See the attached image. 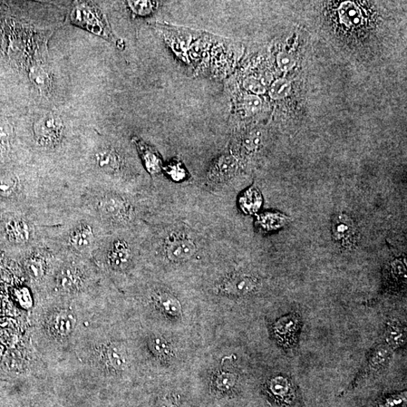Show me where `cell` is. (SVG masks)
I'll return each mask as SVG.
<instances>
[{
    "label": "cell",
    "instance_id": "37",
    "mask_svg": "<svg viewBox=\"0 0 407 407\" xmlns=\"http://www.w3.org/2000/svg\"><path fill=\"white\" fill-rule=\"evenodd\" d=\"M15 294L18 303L22 306L27 307L31 304V296L27 288L22 287L17 290Z\"/></svg>",
    "mask_w": 407,
    "mask_h": 407
},
{
    "label": "cell",
    "instance_id": "26",
    "mask_svg": "<svg viewBox=\"0 0 407 407\" xmlns=\"http://www.w3.org/2000/svg\"><path fill=\"white\" fill-rule=\"evenodd\" d=\"M27 274L32 278L41 279L45 273V263L43 259L38 257H32L26 262Z\"/></svg>",
    "mask_w": 407,
    "mask_h": 407
},
{
    "label": "cell",
    "instance_id": "32",
    "mask_svg": "<svg viewBox=\"0 0 407 407\" xmlns=\"http://www.w3.org/2000/svg\"><path fill=\"white\" fill-rule=\"evenodd\" d=\"M243 85L245 89L251 92L252 94H263L266 91V87L262 84L258 78L254 76L248 77Z\"/></svg>",
    "mask_w": 407,
    "mask_h": 407
},
{
    "label": "cell",
    "instance_id": "28",
    "mask_svg": "<svg viewBox=\"0 0 407 407\" xmlns=\"http://www.w3.org/2000/svg\"><path fill=\"white\" fill-rule=\"evenodd\" d=\"M127 4L134 14L143 17L152 14L158 6L152 1H128Z\"/></svg>",
    "mask_w": 407,
    "mask_h": 407
},
{
    "label": "cell",
    "instance_id": "21",
    "mask_svg": "<svg viewBox=\"0 0 407 407\" xmlns=\"http://www.w3.org/2000/svg\"><path fill=\"white\" fill-rule=\"evenodd\" d=\"M135 141L140 149L145 166H146L148 171L151 173L159 171L160 169L161 161L158 155L147 146L146 144L142 143V141H140L138 139H136Z\"/></svg>",
    "mask_w": 407,
    "mask_h": 407
},
{
    "label": "cell",
    "instance_id": "12",
    "mask_svg": "<svg viewBox=\"0 0 407 407\" xmlns=\"http://www.w3.org/2000/svg\"><path fill=\"white\" fill-rule=\"evenodd\" d=\"M95 162L101 170L108 173L119 171L122 164L120 155L110 148H103L97 152Z\"/></svg>",
    "mask_w": 407,
    "mask_h": 407
},
{
    "label": "cell",
    "instance_id": "10",
    "mask_svg": "<svg viewBox=\"0 0 407 407\" xmlns=\"http://www.w3.org/2000/svg\"><path fill=\"white\" fill-rule=\"evenodd\" d=\"M6 235L15 244H24L30 239L31 230L27 222L22 218L9 220L5 227Z\"/></svg>",
    "mask_w": 407,
    "mask_h": 407
},
{
    "label": "cell",
    "instance_id": "9",
    "mask_svg": "<svg viewBox=\"0 0 407 407\" xmlns=\"http://www.w3.org/2000/svg\"><path fill=\"white\" fill-rule=\"evenodd\" d=\"M257 285V280L255 278L247 275H237L227 279L221 287L226 294L242 296L254 292Z\"/></svg>",
    "mask_w": 407,
    "mask_h": 407
},
{
    "label": "cell",
    "instance_id": "25",
    "mask_svg": "<svg viewBox=\"0 0 407 407\" xmlns=\"http://www.w3.org/2000/svg\"><path fill=\"white\" fill-rule=\"evenodd\" d=\"M290 90H292V85L286 79H279L271 85L269 91L271 99L273 100H280L287 98Z\"/></svg>",
    "mask_w": 407,
    "mask_h": 407
},
{
    "label": "cell",
    "instance_id": "4",
    "mask_svg": "<svg viewBox=\"0 0 407 407\" xmlns=\"http://www.w3.org/2000/svg\"><path fill=\"white\" fill-rule=\"evenodd\" d=\"M334 240L344 248L355 246L357 241V229L353 220L345 215H338L332 224Z\"/></svg>",
    "mask_w": 407,
    "mask_h": 407
},
{
    "label": "cell",
    "instance_id": "2",
    "mask_svg": "<svg viewBox=\"0 0 407 407\" xmlns=\"http://www.w3.org/2000/svg\"><path fill=\"white\" fill-rule=\"evenodd\" d=\"M160 32L163 34L164 41L171 46L172 50L184 62H188L190 45L192 34L186 28L160 25Z\"/></svg>",
    "mask_w": 407,
    "mask_h": 407
},
{
    "label": "cell",
    "instance_id": "15",
    "mask_svg": "<svg viewBox=\"0 0 407 407\" xmlns=\"http://www.w3.org/2000/svg\"><path fill=\"white\" fill-rule=\"evenodd\" d=\"M94 242V231L88 225L77 227L70 236V244L77 250H85L92 246Z\"/></svg>",
    "mask_w": 407,
    "mask_h": 407
},
{
    "label": "cell",
    "instance_id": "11",
    "mask_svg": "<svg viewBox=\"0 0 407 407\" xmlns=\"http://www.w3.org/2000/svg\"><path fill=\"white\" fill-rule=\"evenodd\" d=\"M385 345L391 350H395L403 347L406 342V329L399 322L392 321L387 322L385 332Z\"/></svg>",
    "mask_w": 407,
    "mask_h": 407
},
{
    "label": "cell",
    "instance_id": "1",
    "mask_svg": "<svg viewBox=\"0 0 407 407\" xmlns=\"http://www.w3.org/2000/svg\"><path fill=\"white\" fill-rule=\"evenodd\" d=\"M63 131V122L52 114L42 116L34 125L35 138L43 148L55 147L61 141Z\"/></svg>",
    "mask_w": 407,
    "mask_h": 407
},
{
    "label": "cell",
    "instance_id": "13",
    "mask_svg": "<svg viewBox=\"0 0 407 407\" xmlns=\"http://www.w3.org/2000/svg\"><path fill=\"white\" fill-rule=\"evenodd\" d=\"M392 350L385 344L377 345L368 362V371L371 373L379 372L386 367L392 357Z\"/></svg>",
    "mask_w": 407,
    "mask_h": 407
},
{
    "label": "cell",
    "instance_id": "16",
    "mask_svg": "<svg viewBox=\"0 0 407 407\" xmlns=\"http://www.w3.org/2000/svg\"><path fill=\"white\" fill-rule=\"evenodd\" d=\"M131 251L129 247L124 241H117L114 242L108 255L110 264L113 268H124L129 263Z\"/></svg>",
    "mask_w": 407,
    "mask_h": 407
},
{
    "label": "cell",
    "instance_id": "17",
    "mask_svg": "<svg viewBox=\"0 0 407 407\" xmlns=\"http://www.w3.org/2000/svg\"><path fill=\"white\" fill-rule=\"evenodd\" d=\"M236 169V164L231 157L222 156L213 166L210 177L215 180H224L230 177L235 172Z\"/></svg>",
    "mask_w": 407,
    "mask_h": 407
},
{
    "label": "cell",
    "instance_id": "7",
    "mask_svg": "<svg viewBox=\"0 0 407 407\" xmlns=\"http://www.w3.org/2000/svg\"><path fill=\"white\" fill-rule=\"evenodd\" d=\"M101 214L113 222H124L130 215V206L126 201L118 196L108 195L101 199L99 204Z\"/></svg>",
    "mask_w": 407,
    "mask_h": 407
},
{
    "label": "cell",
    "instance_id": "31",
    "mask_svg": "<svg viewBox=\"0 0 407 407\" xmlns=\"http://www.w3.org/2000/svg\"><path fill=\"white\" fill-rule=\"evenodd\" d=\"M277 64L280 70L284 72H287L294 67L296 58L292 54L282 52L277 56Z\"/></svg>",
    "mask_w": 407,
    "mask_h": 407
},
{
    "label": "cell",
    "instance_id": "29",
    "mask_svg": "<svg viewBox=\"0 0 407 407\" xmlns=\"http://www.w3.org/2000/svg\"><path fill=\"white\" fill-rule=\"evenodd\" d=\"M244 108L249 115L258 113L263 106V101L258 95L248 94L243 101Z\"/></svg>",
    "mask_w": 407,
    "mask_h": 407
},
{
    "label": "cell",
    "instance_id": "36",
    "mask_svg": "<svg viewBox=\"0 0 407 407\" xmlns=\"http://www.w3.org/2000/svg\"><path fill=\"white\" fill-rule=\"evenodd\" d=\"M152 350L158 355H166L169 353L167 343L160 338H155L151 342Z\"/></svg>",
    "mask_w": 407,
    "mask_h": 407
},
{
    "label": "cell",
    "instance_id": "5",
    "mask_svg": "<svg viewBox=\"0 0 407 407\" xmlns=\"http://www.w3.org/2000/svg\"><path fill=\"white\" fill-rule=\"evenodd\" d=\"M73 21L76 24L86 27L89 31L106 38H110L109 28L106 27L101 16L93 11L92 8L80 6L74 8L72 13Z\"/></svg>",
    "mask_w": 407,
    "mask_h": 407
},
{
    "label": "cell",
    "instance_id": "3",
    "mask_svg": "<svg viewBox=\"0 0 407 407\" xmlns=\"http://www.w3.org/2000/svg\"><path fill=\"white\" fill-rule=\"evenodd\" d=\"M77 318L71 309L60 308L48 317V329L51 334L57 338H64L69 337L76 328Z\"/></svg>",
    "mask_w": 407,
    "mask_h": 407
},
{
    "label": "cell",
    "instance_id": "22",
    "mask_svg": "<svg viewBox=\"0 0 407 407\" xmlns=\"http://www.w3.org/2000/svg\"><path fill=\"white\" fill-rule=\"evenodd\" d=\"M262 204V198L259 192L255 189H250L245 192L240 199V206L248 214L259 210Z\"/></svg>",
    "mask_w": 407,
    "mask_h": 407
},
{
    "label": "cell",
    "instance_id": "39",
    "mask_svg": "<svg viewBox=\"0 0 407 407\" xmlns=\"http://www.w3.org/2000/svg\"><path fill=\"white\" fill-rule=\"evenodd\" d=\"M157 407H173V404L170 399H163L159 401Z\"/></svg>",
    "mask_w": 407,
    "mask_h": 407
},
{
    "label": "cell",
    "instance_id": "23",
    "mask_svg": "<svg viewBox=\"0 0 407 407\" xmlns=\"http://www.w3.org/2000/svg\"><path fill=\"white\" fill-rule=\"evenodd\" d=\"M159 306L164 312L172 316H178L181 313V306L178 299L166 293H162L157 296Z\"/></svg>",
    "mask_w": 407,
    "mask_h": 407
},
{
    "label": "cell",
    "instance_id": "38",
    "mask_svg": "<svg viewBox=\"0 0 407 407\" xmlns=\"http://www.w3.org/2000/svg\"><path fill=\"white\" fill-rule=\"evenodd\" d=\"M169 176L174 180L180 181L186 176V171L179 164H172L169 168Z\"/></svg>",
    "mask_w": 407,
    "mask_h": 407
},
{
    "label": "cell",
    "instance_id": "35",
    "mask_svg": "<svg viewBox=\"0 0 407 407\" xmlns=\"http://www.w3.org/2000/svg\"><path fill=\"white\" fill-rule=\"evenodd\" d=\"M261 134L259 131H253L250 133L244 140L245 146L249 150L257 149L261 144Z\"/></svg>",
    "mask_w": 407,
    "mask_h": 407
},
{
    "label": "cell",
    "instance_id": "14",
    "mask_svg": "<svg viewBox=\"0 0 407 407\" xmlns=\"http://www.w3.org/2000/svg\"><path fill=\"white\" fill-rule=\"evenodd\" d=\"M81 276L76 268L66 266L62 269L57 276V285L65 292H73L81 285Z\"/></svg>",
    "mask_w": 407,
    "mask_h": 407
},
{
    "label": "cell",
    "instance_id": "18",
    "mask_svg": "<svg viewBox=\"0 0 407 407\" xmlns=\"http://www.w3.org/2000/svg\"><path fill=\"white\" fill-rule=\"evenodd\" d=\"M106 361L114 370H123L127 364V358L123 348L120 345L111 344L106 347L104 352Z\"/></svg>",
    "mask_w": 407,
    "mask_h": 407
},
{
    "label": "cell",
    "instance_id": "20",
    "mask_svg": "<svg viewBox=\"0 0 407 407\" xmlns=\"http://www.w3.org/2000/svg\"><path fill=\"white\" fill-rule=\"evenodd\" d=\"M342 21L347 25L357 26L361 23L362 12L354 3L345 2L339 8Z\"/></svg>",
    "mask_w": 407,
    "mask_h": 407
},
{
    "label": "cell",
    "instance_id": "27",
    "mask_svg": "<svg viewBox=\"0 0 407 407\" xmlns=\"http://www.w3.org/2000/svg\"><path fill=\"white\" fill-rule=\"evenodd\" d=\"M30 78L38 90H47L50 88V77L41 66H34L30 71Z\"/></svg>",
    "mask_w": 407,
    "mask_h": 407
},
{
    "label": "cell",
    "instance_id": "6",
    "mask_svg": "<svg viewBox=\"0 0 407 407\" xmlns=\"http://www.w3.org/2000/svg\"><path fill=\"white\" fill-rule=\"evenodd\" d=\"M301 327V320L298 315L289 314L280 318L275 324V334L278 342L285 347H292L297 341Z\"/></svg>",
    "mask_w": 407,
    "mask_h": 407
},
{
    "label": "cell",
    "instance_id": "34",
    "mask_svg": "<svg viewBox=\"0 0 407 407\" xmlns=\"http://www.w3.org/2000/svg\"><path fill=\"white\" fill-rule=\"evenodd\" d=\"M10 127L3 120L0 118V152L8 150L9 140H10Z\"/></svg>",
    "mask_w": 407,
    "mask_h": 407
},
{
    "label": "cell",
    "instance_id": "33",
    "mask_svg": "<svg viewBox=\"0 0 407 407\" xmlns=\"http://www.w3.org/2000/svg\"><path fill=\"white\" fill-rule=\"evenodd\" d=\"M406 393L402 392L387 397L379 407H406Z\"/></svg>",
    "mask_w": 407,
    "mask_h": 407
},
{
    "label": "cell",
    "instance_id": "19",
    "mask_svg": "<svg viewBox=\"0 0 407 407\" xmlns=\"http://www.w3.org/2000/svg\"><path fill=\"white\" fill-rule=\"evenodd\" d=\"M269 390L277 399L285 400L292 394V383L286 376H277L269 381Z\"/></svg>",
    "mask_w": 407,
    "mask_h": 407
},
{
    "label": "cell",
    "instance_id": "24",
    "mask_svg": "<svg viewBox=\"0 0 407 407\" xmlns=\"http://www.w3.org/2000/svg\"><path fill=\"white\" fill-rule=\"evenodd\" d=\"M18 187V180L13 173L0 176V197L8 198L14 195Z\"/></svg>",
    "mask_w": 407,
    "mask_h": 407
},
{
    "label": "cell",
    "instance_id": "30",
    "mask_svg": "<svg viewBox=\"0 0 407 407\" xmlns=\"http://www.w3.org/2000/svg\"><path fill=\"white\" fill-rule=\"evenodd\" d=\"M236 383V376L232 373H222L217 376L216 385L222 392H227L232 389Z\"/></svg>",
    "mask_w": 407,
    "mask_h": 407
},
{
    "label": "cell",
    "instance_id": "8",
    "mask_svg": "<svg viewBox=\"0 0 407 407\" xmlns=\"http://www.w3.org/2000/svg\"><path fill=\"white\" fill-rule=\"evenodd\" d=\"M196 252L195 243L186 238H173L166 245L167 257L170 260L178 263L191 259Z\"/></svg>",
    "mask_w": 407,
    "mask_h": 407
}]
</instances>
